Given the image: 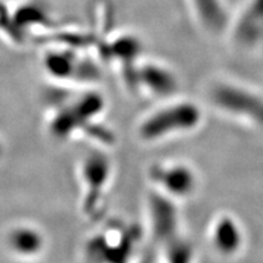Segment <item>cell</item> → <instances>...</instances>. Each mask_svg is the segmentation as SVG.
Returning a JSON list of instances; mask_svg holds the SVG:
<instances>
[{"label": "cell", "instance_id": "obj_2", "mask_svg": "<svg viewBox=\"0 0 263 263\" xmlns=\"http://www.w3.org/2000/svg\"><path fill=\"white\" fill-rule=\"evenodd\" d=\"M54 107L50 120V129L55 138L67 139L74 132L84 130L85 124L93 127V118L103 111L104 104L101 98L97 94H87L73 101L66 103L65 98L49 99Z\"/></svg>", "mask_w": 263, "mask_h": 263}, {"label": "cell", "instance_id": "obj_3", "mask_svg": "<svg viewBox=\"0 0 263 263\" xmlns=\"http://www.w3.org/2000/svg\"><path fill=\"white\" fill-rule=\"evenodd\" d=\"M112 177V163L104 154L87 155L81 164V183L83 190L82 209L85 216L97 218Z\"/></svg>", "mask_w": 263, "mask_h": 263}, {"label": "cell", "instance_id": "obj_5", "mask_svg": "<svg viewBox=\"0 0 263 263\" xmlns=\"http://www.w3.org/2000/svg\"><path fill=\"white\" fill-rule=\"evenodd\" d=\"M217 108L263 130V97L236 84H217L211 91Z\"/></svg>", "mask_w": 263, "mask_h": 263}, {"label": "cell", "instance_id": "obj_10", "mask_svg": "<svg viewBox=\"0 0 263 263\" xmlns=\"http://www.w3.org/2000/svg\"><path fill=\"white\" fill-rule=\"evenodd\" d=\"M140 74V83L145 85L150 94L157 97H168L176 90V81L168 71L157 66H147Z\"/></svg>", "mask_w": 263, "mask_h": 263}, {"label": "cell", "instance_id": "obj_7", "mask_svg": "<svg viewBox=\"0 0 263 263\" xmlns=\"http://www.w3.org/2000/svg\"><path fill=\"white\" fill-rule=\"evenodd\" d=\"M210 242L216 254L224 258L235 257L245 244L242 226L233 215L222 213L210 226Z\"/></svg>", "mask_w": 263, "mask_h": 263}, {"label": "cell", "instance_id": "obj_6", "mask_svg": "<svg viewBox=\"0 0 263 263\" xmlns=\"http://www.w3.org/2000/svg\"><path fill=\"white\" fill-rule=\"evenodd\" d=\"M133 236L128 227H106L90 240L85 251L95 263H130L134 255Z\"/></svg>", "mask_w": 263, "mask_h": 263}, {"label": "cell", "instance_id": "obj_4", "mask_svg": "<svg viewBox=\"0 0 263 263\" xmlns=\"http://www.w3.org/2000/svg\"><path fill=\"white\" fill-rule=\"evenodd\" d=\"M149 179L156 192L174 201L194 196L199 186V177L194 167L183 161H161L149 168Z\"/></svg>", "mask_w": 263, "mask_h": 263}, {"label": "cell", "instance_id": "obj_8", "mask_svg": "<svg viewBox=\"0 0 263 263\" xmlns=\"http://www.w3.org/2000/svg\"><path fill=\"white\" fill-rule=\"evenodd\" d=\"M174 202V200L159 192L151 194L149 201L150 222L154 234L167 242L176 239L178 232V211Z\"/></svg>", "mask_w": 263, "mask_h": 263}, {"label": "cell", "instance_id": "obj_1", "mask_svg": "<svg viewBox=\"0 0 263 263\" xmlns=\"http://www.w3.org/2000/svg\"><path fill=\"white\" fill-rule=\"evenodd\" d=\"M202 110L192 100H172L146 115L138 124L143 143H162L189 134L202 123Z\"/></svg>", "mask_w": 263, "mask_h": 263}, {"label": "cell", "instance_id": "obj_11", "mask_svg": "<svg viewBox=\"0 0 263 263\" xmlns=\"http://www.w3.org/2000/svg\"><path fill=\"white\" fill-rule=\"evenodd\" d=\"M167 244H170L168 254L166 256L167 263H192L193 254L188 245L179 241L177 238Z\"/></svg>", "mask_w": 263, "mask_h": 263}, {"label": "cell", "instance_id": "obj_9", "mask_svg": "<svg viewBox=\"0 0 263 263\" xmlns=\"http://www.w3.org/2000/svg\"><path fill=\"white\" fill-rule=\"evenodd\" d=\"M8 246L12 254L31 257L41 254L44 248V240L37 229L28 226H20L9 233Z\"/></svg>", "mask_w": 263, "mask_h": 263}]
</instances>
